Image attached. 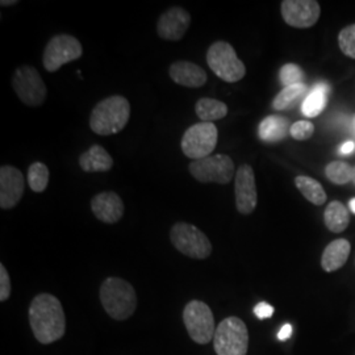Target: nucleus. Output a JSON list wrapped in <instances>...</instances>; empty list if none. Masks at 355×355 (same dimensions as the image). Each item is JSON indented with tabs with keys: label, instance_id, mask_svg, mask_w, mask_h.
Segmentation results:
<instances>
[{
	"label": "nucleus",
	"instance_id": "nucleus-1",
	"mask_svg": "<svg viewBox=\"0 0 355 355\" xmlns=\"http://www.w3.org/2000/svg\"><path fill=\"white\" fill-rule=\"evenodd\" d=\"M29 323L33 334L41 343H53L66 333L65 310L51 293H40L31 303Z\"/></svg>",
	"mask_w": 355,
	"mask_h": 355
},
{
	"label": "nucleus",
	"instance_id": "nucleus-2",
	"mask_svg": "<svg viewBox=\"0 0 355 355\" xmlns=\"http://www.w3.org/2000/svg\"><path fill=\"white\" fill-rule=\"evenodd\" d=\"M130 117V104L127 97H106L94 107L90 116V128L99 136H111L124 130Z\"/></svg>",
	"mask_w": 355,
	"mask_h": 355
},
{
	"label": "nucleus",
	"instance_id": "nucleus-3",
	"mask_svg": "<svg viewBox=\"0 0 355 355\" xmlns=\"http://www.w3.org/2000/svg\"><path fill=\"white\" fill-rule=\"evenodd\" d=\"M101 306L113 320H127L137 307V295L133 286L121 278H107L99 291Z\"/></svg>",
	"mask_w": 355,
	"mask_h": 355
},
{
	"label": "nucleus",
	"instance_id": "nucleus-4",
	"mask_svg": "<svg viewBox=\"0 0 355 355\" xmlns=\"http://www.w3.org/2000/svg\"><path fill=\"white\" fill-rule=\"evenodd\" d=\"M217 355H246L249 349V332L241 319L228 317L219 323L213 337Z\"/></svg>",
	"mask_w": 355,
	"mask_h": 355
},
{
	"label": "nucleus",
	"instance_id": "nucleus-5",
	"mask_svg": "<svg viewBox=\"0 0 355 355\" xmlns=\"http://www.w3.org/2000/svg\"><path fill=\"white\" fill-rule=\"evenodd\" d=\"M207 64L210 70L224 82L236 83L246 74V67L237 57L234 48L225 41H216L207 51Z\"/></svg>",
	"mask_w": 355,
	"mask_h": 355
},
{
	"label": "nucleus",
	"instance_id": "nucleus-6",
	"mask_svg": "<svg viewBox=\"0 0 355 355\" xmlns=\"http://www.w3.org/2000/svg\"><path fill=\"white\" fill-rule=\"evenodd\" d=\"M170 240L178 252L190 258L206 259L212 253L210 238L199 228L187 223H177L173 226Z\"/></svg>",
	"mask_w": 355,
	"mask_h": 355
},
{
	"label": "nucleus",
	"instance_id": "nucleus-7",
	"mask_svg": "<svg viewBox=\"0 0 355 355\" xmlns=\"http://www.w3.org/2000/svg\"><path fill=\"white\" fill-rule=\"evenodd\" d=\"M219 132L213 123H197L184 132L182 137V151L186 157L197 161L210 157L216 149Z\"/></svg>",
	"mask_w": 355,
	"mask_h": 355
},
{
	"label": "nucleus",
	"instance_id": "nucleus-8",
	"mask_svg": "<svg viewBox=\"0 0 355 355\" xmlns=\"http://www.w3.org/2000/svg\"><path fill=\"white\" fill-rule=\"evenodd\" d=\"M183 321L190 337L196 343L207 345L215 337L216 325L213 312L204 302H190L183 310Z\"/></svg>",
	"mask_w": 355,
	"mask_h": 355
},
{
	"label": "nucleus",
	"instance_id": "nucleus-9",
	"mask_svg": "<svg viewBox=\"0 0 355 355\" xmlns=\"http://www.w3.org/2000/svg\"><path fill=\"white\" fill-rule=\"evenodd\" d=\"M188 169L191 175L200 183L228 184L236 177L234 162L226 154H216L197 160L190 163Z\"/></svg>",
	"mask_w": 355,
	"mask_h": 355
},
{
	"label": "nucleus",
	"instance_id": "nucleus-10",
	"mask_svg": "<svg viewBox=\"0 0 355 355\" xmlns=\"http://www.w3.org/2000/svg\"><path fill=\"white\" fill-rule=\"evenodd\" d=\"M83 48L79 40L71 34L54 36L44 50L42 64L49 73L58 71L62 66L79 60Z\"/></svg>",
	"mask_w": 355,
	"mask_h": 355
},
{
	"label": "nucleus",
	"instance_id": "nucleus-11",
	"mask_svg": "<svg viewBox=\"0 0 355 355\" xmlns=\"http://www.w3.org/2000/svg\"><path fill=\"white\" fill-rule=\"evenodd\" d=\"M12 87L19 99L29 107L41 106L48 95V88L40 73L32 66L16 69L12 77Z\"/></svg>",
	"mask_w": 355,
	"mask_h": 355
},
{
	"label": "nucleus",
	"instance_id": "nucleus-12",
	"mask_svg": "<svg viewBox=\"0 0 355 355\" xmlns=\"http://www.w3.org/2000/svg\"><path fill=\"white\" fill-rule=\"evenodd\" d=\"M280 11L286 24L299 29L313 27L321 15V7L316 0H283Z\"/></svg>",
	"mask_w": 355,
	"mask_h": 355
},
{
	"label": "nucleus",
	"instance_id": "nucleus-13",
	"mask_svg": "<svg viewBox=\"0 0 355 355\" xmlns=\"http://www.w3.org/2000/svg\"><path fill=\"white\" fill-rule=\"evenodd\" d=\"M236 207L243 215H252L258 203V193L256 184V174L250 164L238 167L234 180Z\"/></svg>",
	"mask_w": 355,
	"mask_h": 355
},
{
	"label": "nucleus",
	"instance_id": "nucleus-14",
	"mask_svg": "<svg viewBox=\"0 0 355 355\" xmlns=\"http://www.w3.org/2000/svg\"><path fill=\"white\" fill-rule=\"evenodd\" d=\"M25 188L23 173L14 166H1L0 169V207L12 210L21 200Z\"/></svg>",
	"mask_w": 355,
	"mask_h": 355
},
{
	"label": "nucleus",
	"instance_id": "nucleus-15",
	"mask_svg": "<svg viewBox=\"0 0 355 355\" xmlns=\"http://www.w3.org/2000/svg\"><path fill=\"white\" fill-rule=\"evenodd\" d=\"M190 24L191 15L184 8L171 7L158 19L157 32L162 40L179 41L187 32Z\"/></svg>",
	"mask_w": 355,
	"mask_h": 355
},
{
	"label": "nucleus",
	"instance_id": "nucleus-16",
	"mask_svg": "<svg viewBox=\"0 0 355 355\" xmlns=\"http://www.w3.org/2000/svg\"><path fill=\"white\" fill-rule=\"evenodd\" d=\"M91 210L97 220L106 224H114L124 215V203L116 193L106 191L93 197Z\"/></svg>",
	"mask_w": 355,
	"mask_h": 355
},
{
	"label": "nucleus",
	"instance_id": "nucleus-17",
	"mask_svg": "<svg viewBox=\"0 0 355 355\" xmlns=\"http://www.w3.org/2000/svg\"><path fill=\"white\" fill-rule=\"evenodd\" d=\"M170 78L183 87L200 88L207 83V73L203 67L188 61H178L169 69Z\"/></svg>",
	"mask_w": 355,
	"mask_h": 355
},
{
	"label": "nucleus",
	"instance_id": "nucleus-18",
	"mask_svg": "<svg viewBox=\"0 0 355 355\" xmlns=\"http://www.w3.org/2000/svg\"><path fill=\"white\" fill-rule=\"evenodd\" d=\"M290 120L280 114H270L265 117L258 125V137L266 144H276L283 141L290 134Z\"/></svg>",
	"mask_w": 355,
	"mask_h": 355
},
{
	"label": "nucleus",
	"instance_id": "nucleus-19",
	"mask_svg": "<svg viewBox=\"0 0 355 355\" xmlns=\"http://www.w3.org/2000/svg\"><path fill=\"white\" fill-rule=\"evenodd\" d=\"M350 250H352V245L345 238L334 240L323 250L321 256V267L326 273L337 271L347 262Z\"/></svg>",
	"mask_w": 355,
	"mask_h": 355
},
{
	"label": "nucleus",
	"instance_id": "nucleus-20",
	"mask_svg": "<svg viewBox=\"0 0 355 355\" xmlns=\"http://www.w3.org/2000/svg\"><path fill=\"white\" fill-rule=\"evenodd\" d=\"M79 166L84 173H106L112 169L113 160L103 146L94 145L79 157Z\"/></svg>",
	"mask_w": 355,
	"mask_h": 355
},
{
	"label": "nucleus",
	"instance_id": "nucleus-21",
	"mask_svg": "<svg viewBox=\"0 0 355 355\" xmlns=\"http://www.w3.org/2000/svg\"><path fill=\"white\" fill-rule=\"evenodd\" d=\"M330 87L325 82L316 83L302 104V112L307 117H316L323 112L328 103Z\"/></svg>",
	"mask_w": 355,
	"mask_h": 355
},
{
	"label": "nucleus",
	"instance_id": "nucleus-22",
	"mask_svg": "<svg viewBox=\"0 0 355 355\" xmlns=\"http://www.w3.org/2000/svg\"><path fill=\"white\" fill-rule=\"evenodd\" d=\"M308 87L304 83L284 87L273 100V108L276 111H287L295 108L308 97ZM303 104V103H302Z\"/></svg>",
	"mask_w": 355,
	"mask_h": 355
},
{
	"label": "nucleus",
	"instance_id": "nucleus-23",
	"mask_svg": "<svg viewBox=\"0 0 355 355\" xmlns=\"http://www.w3.org/2000/svg\"><path fill=\"white\" fill-rule=\"evenodd\" d=\"M323 221L326 228L333 233H342L350 223L349 210L341 201H332L323 212Z\"/></svg>",
	"mask_w": 355,
	"mask_h": 355
},
{
	"label": "nucleus",
	"instance_id": "nucleus-24",
	"mask_svg": "<svg viewBox=\"0 0 355 355\" xmlns=\"http://www.w3.org/2000/svg\"><path fill=\"white\" fill-rule=\"evenodd\" d=\"M195 112L204 123H212L225 117L228 114V106L225 103L212 97H201L195 106Z\"/></svg>",
	"mask_w": 355,
	"mask_h": 355
},
{
	"label": "nucleus",
	"instance_id": "nucleus-25",
	"mask_svg": "<svg viewBox=\"0 0 355 355\" xmlns=\"http://www.w3.org/2000/svg\"><path fill=\"white\" fill-rule=\"evenodd\" d=\"M295 184L309 203L315 206H323L328 199L323 184L313 178L299 175L295 178Z\"/></svg>",
	"mask_w": 355,
	"mask_h": 355
},
{
	"label": "nucleus",
	"instance_id": "nucleus-26",
	"mask_svg": "<svg viewBox=\"0 0 355 355\" xmlns=\"http://www.w3.org/2000/svg\"><path fill=\"white\" fill-rule=\"evenodd\" d=\"M325 175L334 184H347L353 182V167L346 162H330L325 167Z\"/></svg>",
	"mask_w": 355,
	"mask_h": 355
},
{
	"label": "nucleus",
	"instance_id": "nucleus-27",
	"mask_svg": "<svg viewBox=\"0 0 355 355\" xmlns=\"http://www.w3.org/2000/svg\"><path fill=\"white\" fill-rule=\"evenodd\" d=\"M48 166L42 162H34L28 169V184L34 193H42L47 190L49 183Z\"/></svg>",
	"mask_w": 355,
	"mask_h": 355
},
{
	"label": "nucleus",
	"instance_id": "nucleus-28",
	"mask_svg": "<svg viewBox=\"0 0 355 355\" xmlns=\"http://www.w3.org/2000/svg\"><path fill=\"white\" fill-rule=\"evenodd\" d=\"M306 74L303 69L296 64H287L283 66L279 71V81L284 87H290L293 84L303 83Z\"/></svg>",
	"mask_w": 355,
	"mask_h": 355
},
{
	"label": "nucleus",
	"instance_id": "nucleus-29",
	"mask_svg": "<svg viewBox=\"0 0 355 355\" xmlns=\"http://www.w3.org/2000/svg\"><path fill=\"white\" fill-rule=\"evenodd\" d=\"M339 45L345 56L355 60V24L343 28L339 32Z\"/></svg>",
	"mask_w": 355,
	"mask_h": 355
},
{
	"label": "nucleus",
	"instance_id": "nucleus-30",
	"mask_svg": "<svg viewBox=\"0 0 355 355\" xmlns=\"http://www.w3.org/2000/svg\"><path fill=\"white\" fill-rule=\"evenodd\" d=\"M313 133H315V125L307 120H300L291 125V137L297 141L309 140L313 136Z\"/></svg>",
	"mask_w": 355,
	"mask_h": 355
},
{
	"label": "nucleus",
	"instance_id": "nucleus-31",
	"mask_svg": "<svg viewBox=\"0 0 355 355\" xmlns=\"http://www.w3.org/2000/svg\"><path fill=\"white\" fill-rule=\"evenodd\" d=\"M12 291V286H11V279L8 271L5 270L4 265L0 263V302H5Z\"/></svg>",
	"mask_w": 355,
	"mask_h": 355
},
{
	"label": "nucleus",
	"instance_id": "nucleus-32",
	"mask_svg": "<svg viewBox=\"0 0 355 355\" xmlns=\"http://www.w3.org/2000/svg\"><path fill=\"white\" fill-rule=\"evenodd\" d=\"M274 310V307L270 306L269 303L260 302L254 307V315L258 317L259 320H267V319L273 317Z\"/></svg>",
	"mask_w": 355,
	"mask_h": 355
},
{
	"label": "nucleus",
	"instance_id": "nucleus-33",
	"mask_svg": "<svg viewBox=\"0 0 355 355\" xmlns=\"http://www.w3.org/2000/svg\"><path fill=\"white\" fill-rule=\"evenodd\" d=\"M292 330H293V328H292L291 323H284V325L280 328L279 333H278V339H280V341H287V339H290L291 336H292Z\"/></svg>",
	"mask_w": 355,
	"mask_h": 355
},
{
	"label": "nucleus",
	"instance_id": "nucleus-34",
	"mask_svg": "<svg viewBox=\"0 0 355 355\" xmlns=\"http://www.w3.org/2000/svg\"><path fill=\"white\" fill-rule=\"evenodd\" d=\"M355 151V143L354 141H346L343 143L341 147H339V154L342 156H349L352 153Z\"/></svg>",
	"mask_w": 355,
	"mask_h": 355
},
{
	"label": "nucleus",
	"instance_id": "nucleus-35",
	"mask_svg": "<svg viewBox=\"0 0 355 355\" xmlns=\"http://www.w3.org/2000/svg\"><path fill=\"white\" fill-rule=\"evenodd\" d=\"M0 4L1 5H12V4H17V0H1Z\"/></svg>",
	"mask_w": 355,
	"mask_h": 355
},
{
	"label": "nucleus",
	"instance_id": "nucleus-36",
	"mask_svg": "<svg viewBox=\"0 0 355 355\" xmlns=\"http://www.w3.org/2000/svg\"><path fill=\"white\" fill-rule=\"evenodd\" d=\"M349 210H352L355 215V197H353V199L349 201Z\"/></svg>",
	"mask_w": 355,
	"mask_h": 355
},
{
	"label": "nucleus",
	"instance_id": "nucleus-37",
	"mask_svg": "<svg viewBox=\"0 0 355 355\" xmlns=\"http://www.w3.org/2000/svg\"><path fill=\"white\" fill-rule=\"evenodd\" d=\"M353 183L355 184V166L353 167Z\"/></svg>",
	"mask_w": 355,
	"mask_h": 355
},
{
	"label": "nucleus",
	"instance_id": "nucleus-38",
	"mask_svg": "<svg viewBox=\"0 0 355 355\" xmlns=\"http://www.w3.org/2000/svg\"><path fill=\"white\" fill-rule=\"evenodd\" d=\"M354 128H355V116H354Z\"/></svg>",
	"mask_w": 355,
	"mask_h": 355
}]
</instances>
